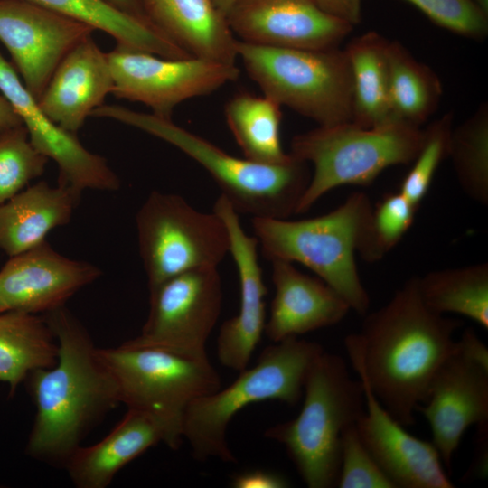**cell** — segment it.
<instances>
[{"instance_id":"44dd1931","label":"cell","mask_w":488,"mask_h":488,"mask_svg":"<svg viewBox=\"0 0 488 488\" xmlns=\"http://www.w3.org/2000/svg\"><path fill=\"white\" fill-rule=\"evenodd\" d=\"M113 86L107 55L89 36L62 59L37 102L54 123L76 134Z\"/></svg>"},{"instance_id":"f1b7e54d","label":"cell","mask_w":488,"mask_h":488,"mask_svg":"<svg viewBox=\"0 0 488 488\" xmlns=\"http://www.w3.org/2000/svg\"><path fill=\"white\" fill-rule=\"evenodd\" d=\"M387 53L391 118L420 127L439 105L442 83L429 66L399 41H389Z\"/></svg>"},{"instance_id":"e575fe53","label":"cell","mask_w":488,"mask_h":488,"mask_svg":"<svg viewBox=\"0 0 488 488\" xmlns=\"http://www.w3.org/2000/svg\"><path fill=\"white\" fill-rule=\"evenodd\" d=\"M339 488H395L362 443L356 424L344 429L341 442Z\"/></svg>"},{"instance_id":"8992f818","label":"cell","mask_w":488,"mask_h":488,"mask_svg":"<svg viewBox=\"0 0 488 488\" xmlns=\"http://www.w3.org/2000/svg\"><path fill=\"white\" fill-rule=\"evenodd\" d=\"M322 345L290 337L266 347L256 364L239 371L228 387L192 401L183 426V440L199 461L216 458L236 462L227 442V428L233 417L249 405L278 400L294 406L304 393L307 374Z\"/></svg>"},{"instance_id":"9a60e30c","label":"cell","mask_w":488,"mask_h":488,"mask_svg":"<svg viewBox=\"0 0 488 488\" xmlns=\"http://www.w3.org/2000/svg\"><path fill=\"white\" fill-rule=\"evenodd\" d=\"M428 422L431 442L450 472L465 430L488 424V365L473 359L458 344L444 361L418 405Z\"/></svg>"},{"instance_id":"83f0119b","label":"cell","mask_w":488,"mask_h":488,"mask_svg":"<svg viewBox=\"0 0 488 488\" xmlns=\"http://www.w3.org/2000/svg\"><path fill=\"white\" fill-rule=\"evenodd\" d=\"M281 105L273 99L248 91L234 94L225 104L227 125L244 158L275 165L292 159L281 143Z\"/></svg>"},{"instance_id":"5bb4252c","label":"cell","mask_w":488,"mask_h":488,"mask_svg":"<svg viewBox=\"0 0 488 488\" xmlns=\"http://www.w3.org/2000/svg\"><path fill=\"white\" fill-rule=\"evenodd\" d=\"M225 18L237 40L275 48H338L353 29L314 0H234Z\"/></svg>"},{"instance_id":"d6a6232c","label":"cell","mask_w":488,"mask_h":488,"mask_svg":"<svg viewBox=\"0 0 488 488\" xmlns=\"http://www.w3.org/2000/svg\"><path fill=\"white\" fill-rule=\"evenodd\" d=\"M48 158L31 144L23 125L0 133V204L41 176Z\"/></svg>"},{"instance_id":"9c48e42d","label":"cell","mask_w":488,"mask_h":488,"mask_svg":"<svg viewBox=\"0 0 488 488\" xmlns=\"http://www.w3.org/2000/svg\"><path fill=\"white\" fill-rule=\"evenodd\" d=\"M236 50L263 95L318 126L352 121V76L343 49L275 48L237 40Z\"/></svg>"},{"instance_id":"60d3db41","label":"cell","mask_w":488,"mask_h":488,"mask_svg":"<svg viewBox=\"0 0 488 488\" xmlns=\"http://www.w3.org/2000/svg\"><path fill=\"white\" fill-rule=\"evenodd\" d=\"M214 5L217 7V9L223 14H226L228 9L231 5L232 2L234 0H211Z\"/></svg>"},{"instance_id":"6da1fadb","label":"cell","mask_w":488,"mask_h":488,"mask_svg":"<svg viewBox=\"0 0 488 488\" xmlns=\"http://www.w3.org/2000/svg\"><path fill=\"white\" fill-rule=\"evenodd\" d=\"M363 316L360 332L344 340L352 367L389 414L410 427L436 371L455 348L454 333L462 322L430 310L417 277Z\"/></svg>"},{"instance_id":"603a6c76","label":"cell","mask_w":488,"mask_h":488,"mask_svg":"<svg viewBox=\"0 0 488 488\" xmlns=\"http://www.w3.org/2000/svg\"><path fill=\"white\" fill-rule=\"evenodd\" d=\"M80 196L42 181L0 204V250L13 257L44 241L52 230L70 222Z\"/></svg>"},{"instance_id":"ac0fdd59","label":"cell","mask_w":488,"mask_h":488,"mask_svg":"<svg viewBox=\"0 0 488 488\" xmlns=\"http://www.w3.org/2000/svg\"><path fill=\"white\" fill-rule=\"evenodd\" d=\"M100 275L95 265L58 253L45 239L10 257L0 269V313L44 314L64 306Z\"/></svg>"},{"instance_id":"ffe728a7","label":"cell","mask_w":488,"mask_h":488,"mask_svg":"<svg viewBox=\"0 0 488 488\" xmlns=\"http://www.w3.org/2000/svg\"><path fill=\"white\" fill-rule=\"evenodd\" d=\"M270 262L275 296L264 333L273 343L333 326L351 310L344 298L319 277L302 273L291 262Z\"/></svg>"},{"instance_id":"1f68e13d","label":"cell","mask_w":488,"mask_h":488,"mask_svg":"<svg viewBox=\"0 0 488 488\" xmlns=\"http://www.w3.org/2000/svg\"><path fill=\"white\" fill-rule=\"evenodd\" d=\"M417 211L399 192L384 195L372 207L357 254L367 262L382 259L411 228Z\"/></svg>"},{"instance_id":"ab89813d","label":"cell","mask_w":488,"mask_h":488,"mask_svg":"<svg viewBox=\"0 0 488 488\" xmlns=\"http://www.w3.org/2000/svg\"><path fill=\"white\" fill-rule=\"evenodd\" d=\"M117 10L141 19L146 23L140 0H105Z\"/></svg>"},{"instance_id":"277c9868","label":"cell","mask_w":488,"mask_h":488,"mask_svg":"<svg viewBox=\"0 0 488 488\" xmlns=\"http://www.w3.org/2000/svg\"><path fill=\"white\" fill-rule=\"evenodd\" d=\"M372 203L361 192L350 194L334 210L310 219L252 218L263 256L269 261L299 263L333 288L360 315L369 312V294L355 256L367 228Z\"/></svg>"},{"instance_id":"d590c367","label":"cell","mask_w":488,"mask_h":488,"mask_svg":"<svg viewBox=\"0 0 488 488\" xmlns=\"http://www.w3.org/2000/svg\"><path fill=\"white\" fill-rule=\"evenodd\" d=\"M435 24L453 33L482 40L488 33V13L474 0H405Z\"/></svg>"},{"instance_id":"4fadbf2b","label":"cell","mask_w":488,"mask_h":488,"mask_svg":"<svg viewBox=\"0 0 488 488\" xmlns=\"http://www.w3.org/2000/svg\"><path fill=\"white\" fill-rule=\"evenodd\" d=\"M94 31L87 23L40 5L0 0V42L36 100L62 59Z\"/></svg>"},{"instance_id":"30bf717a","label":"cell","mask_w":488,"mask_h":488,"mask_svg":"<svg viewBox=\"0 0 488 488\" xmlns=\"http://www.w3.org/2000/svg\"><path fill=\"white\" fill-rule=\"evenodd\" d=\"M136 224L149 289L187 271L218 267L229 253L222 220L214 211L196 210L179 194L152 192Z\"/></svg>"},{"instance_id":"7c38bea8","label":"cell","mask_w":488,"mask_h":488,"mask_svg":"<svg viewBox=\"0 0 488 488\" xmlns=\"http://www.w3.org/2000/svg\"><path fill=\"white\" fill-rule=\"evenodd\" d=\"M106 55L114 82L111 94L143 103L152 114L169 119L182 102L213 93L240 72L236 63L167 59L119 45Z\"/></svg>"},{"instance_id":"5b68a950","label":"cell","mask_w":488,"mask_h":488,"mask_svg":"<svg viewBox=\"0 0 488 488\" xmlns=\"http://www.w3.org/2000/svg\"><path fill=\"white\" fill-rule=\"evenodd\" d=\"M303 397L298 415L268 427L265 436L284 446L307 487H335L343 433L365 409L363 385L343 357L324 351L307 374Z\"/></svg>"},{"instance_id":"7a4b0ae2","label":"cell","mask_w":488,"mask_h":488,"mask_svg":"<svg viewBox=\"0 0 488 488\" xmlns=\"http://www.w3.org/2000/svg\"><path fill=\"white\" fill-rule=\"evenodd\" d=\"M43 315L58 342L57 362L29 373L35 405L25 453L64 468L82 441L120 404L117 389L84 325L61 306Z\"/></svg>"},{"instance_id":"52a82bcc","label":"cell","mask_w":488,"mask_h":488,"mask_svg":"<svg viewBox=\"0 0 488 488\" xmlns=\"http://www.w3.org/2000/svg\"><path fill=\"white\" fill-rule=\"evenodd\" d=\"M424 136L421 127L398 120L374 127L348 121L295 136L289 154L314 167L296 214L336 187L370 185L388 167L411 164Z\"/></svg>"},{"instance_id":"4316f807","label":"cell","mask_w":488,"mask_h":488,"mask_svg":"<svg viewBox=\"0 0 488 488\" xmlns=\"http://www.w3.org/2000/svg\"><path fill=\"white\" fill-rule=\"evenodd\" d=\"M388 44L389 40L371 31L343 48L352 76V121L361 127L394 120L389 100Z\"/></svg>"},{"instance_id":"d4e9b609","label":"cell","mask_w":488,"mask_h":488,"mask_svg":"<svg viewBox=\"0 0 488 488\" xmlns=\"http://www.w3.org/2000/svg\"><path fill=\"white\" fill-rule=\"evenodd\" d=\"M59 345L43 315L18 311L0 313V381L10 395L30 372L52 367Z\"/></svg>"},{"instance_id":"f546056e","label":"cell","mask_w":488,"mask_h":488,"mask_svg":"<svg viewBox=\"0 0 488 488\" xmlns=\"http://www.w3.org/2000/svg\"><path fill=\"white\" fill-rule=\"evenodd\" d=\"M424 304L440 314H456L488 329V264L445 268L417 277Z\"/></svg>"},{"instance_id":"2e32d148","label":"cell","mask_w":488,"mask_h":488,"mask_svg":"<svg viewBox=\"0 0 488 488\" xmlns=\"http://www.w3.org/2000/svg\"><path fill=\"white\" fill-rule=\"evenodd\" d=\"M0 91L23 121L33 147L58 164L59 185L80 193L86 189L111 192L120 188V180L107 160L86 149L76 134L58 126L41 109L1 53Z\"/></svg>"},{"instance_id":"f35d334b","label":"cell","mask_w":488,"mask_h":488,"mask_svg":"<svg viewBox=\"0 0 488 488\" xmlns=\"http://www.w3.org/2000/svg\"><path fill=\"white\" fill-rule=\"evenodd\" d=\"M21 125H23V121L11 104L3 95H0V133Z\"/></svg>"},{"instance_id":"7402d4cb","label":"cell","mask_w":488,"mask_h":488,"mask_svg":"<svg viewBox=\"0 0 488 488\" xmlns=\"http://www.w3.org/2000/svg\"><path fill=\"white\" fill-rule=\"evenodd\" d=\"M147 22L191 56L235 64L237 39L211 0H140Z\"/></svg>"},{"instance_id":"d6986e66","label":"cell","mask_w":488,"mask_h":488,"mask_svg":"<svg viewBox=\"0 0 488 488\" xmlns=\"http://www.w3.org/2000/svg\"><path fill=\"white\" fill-rule=\"evenodd\" d=\"M358 376L363 385L365 409L356 427L395 488L455 487L433 443L409 434L380 403L365 379Z\"/></svg>"},{"instance_id":"3957f363","label":"cell","mask_w":488,"mask_h":488,"mask_svg":"<svg viewBox=\"0 0 488 488\" xmlns=\"http://www.w3.org/2000/svg\"><path fill=\"white\" fill-rule=\"evenodd\" d=\"M91 116L108 117L141 129L181 150L214 180L234 209L252 218L288 219L296 214L310 175L307 164L296 159L275 165L231 155L172 119L130 108L102 105Z\"/></svg>"},{"instance_id":"cb8c5ba5","label":"cell","mask_w":488,"mask_h":488,"mask_svg":"<svg viewBox=\"0 0 488 488\" xmlns=\"http://www.w3.org/2000/svg\"><path fill=\"white\" fill-rule=\"evenodd\" d=\"M159 443H164L159 426L145 414L127 409L103 439L80 446L63 469L77 488H107L124 466Z\"/></svg>"},{"instance_id":"8d00e7d4","label":"cell","mask_w":488,"mask_h":488,"mask_svg":"<svg viewBox=\"0 0 488 488\" xmlns=\"http://www.w3.org/2000/svg\"><path fill=\"white\" fill-rule=\"evenodd\" d=\"M235 488H285L287 481L280 474L261 469L249 470L237 474L231 479Z\"/></svg>"},{"instance_id":"e0dca14e","label":"cell","mask_w":488,"mask_h":488,"mask_svg":"<svg viewBox=\"0 0 488 488\" xmlns=\"http://www.w3.org/2000/svg\"><path fill=\"white\" fill-rule=\"evenodd\" d=\"M214 211L224 222L230 249L239 280V307L236 315L221 325L217 337V356L224 367L241 371L261 340L266 325L264 284L258 261V242L243 229L239 213L223 195L214 202Z\"/></svg>"},{"instance_id":"ba28073f","label":"cell","mask_w":488,"mask_h":488,"mask_svg":"<svg viewBox=\"0 0 488 488\" xmlns=\"http://www.w3.org/2000/svg\"><path fill=\"white\" fill-rule=\"evenodd\" d=\"M98 352L116 383L119 402L151 418L164 444L178 449L190 404L221 388L209 358L190 359L153 348H99Z\"/></svg>"},{"instance_id":"74e56055","label":"cell","mask_w":488,"mask_h":488,"mask_svg":"<svg viewBox=\"0 0 488 488\" xmlns=\"http://www.w3.org/2000/svg\"><path fill=\"white\" fill-rule=\"evenodd\" d=\"M325 13L355 26L361 20V0H314Z\"/></svg>"},{"instance_id":"484cf974","label":"cell","mask_w":488,"mask_h":488,"mask_svg":"<svg viewBox=\"0 0 488 488\" xmlns=\"http://www.w3.org/2000/svg\"><path fill=\"white\" fill-rule=\"evenodd\" d=\"M33 4L69 16L113 37L117 45L167 59L191 57L150 23L125 14L105 0H11Z\"/></svg>"},{"instance_id":"b9f144b4","label":"cell","mask_w":488,"mask_h":488,"mask_svg":"<svg viewBox=\"0 0 488 488\" xmlns=\"http://www.w3.org/2000/svg\"><path fill=\"white\" fill-rule=\"evenodd\" d=\"M474 1L483 11L488 13V0H474Z\"/></svg>"},{"instance_id":"4dcf8cb0","label":"cell","mask_w":488,"mask_h":488,"mask_svg":"<svg viewBox=\"0 0 488 488\" xmlns=\"http://www.w3.org/2000/svg\"><path fill=\"white\" fill-rule=\"evenodd\" d=\"M460 187L473 201L488 203V105L481 104L453 127L448 155Z\"/></svg>"},{"instance_id":"836d02e7","label":"cell","mask_w":488,"mask_h":488,"mask_svg":"<svg viewBox=\"0 0 488 488\" xmlns=\"http://www.w3.org/2000/svg\"><path fill=\"white\" fill-rule=\"evenodd\" d=\"M452 129L453 114L450 112L434 120L424 129L421 148L399 190L418 209L430 188L438 166L448 155Z\"/></svg>"},{"instance_id":"8fae6325","label":"cell","mask_w":488,"mask_h":488,"mask_svg":"<svg viewBox=\"0 0 488 488\" xmlns=\"http://www.w3.org/2000/svg\"><path fill=\"white\" fill-rule=\"evenodd\" d=\"M222 298L218 267L168 278L149 289V313L141 333L121 345L208 358L206 345L220 317Z\"/></svg>"}]
</instances>
